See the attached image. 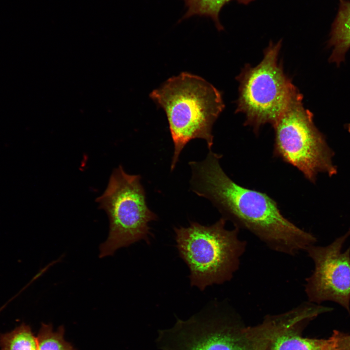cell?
Instances as JSON below:
<instances>
[{
	"instance_id": "6da1fadb",
	"label": "cell",
	"mask_w": 350,
	"mask_h": 350,
	"mask_svg": "<svg viewBox=\"0 0 350 350\" xmlns=\"http://www.w3.org/2000/svg\"><path fill=\"white\" fill-rule=\"evenodd\" d=\"M209 150L203 160L189 163L192 191L210 200L234 227L248 230L272 250L295 256L315 245L316 238L285 218L273 199L230 179L220 165L222 156Z\"/></svg>"
},
{
	"instance_id": "7a4b0ae2",
	"label": "cell",
	"mask_w": 350,
	"mask_h": 350,
	"mask_svg": "<svg viewBox=\"0 0 350 350\" xmlns=\"http://www.w3.org/2000/svg\"><path fill=\"white\" fill-rule=\"evenodd\" d=\"M212 303L186 320L177 318L170 328L159 330L156 339L160 350H268L272 340L287 328L284 318L267 315L261 324L238 327Z\"/></svg>"
},
{
	"instance_id": "3957f363",
	"label": "cell",
	"mask_w": 350,
	"mask_h": 350,
	"mask_svg": "<svg viewBox=\"0 0 350 350\" xmlns=\"http://www.w3.org/2000/svg\"><path fill=\"white\" fill-rule=\"evenodd\" d=\"M150 97L167 116L174 146L171 171L190 140L203 139L211 150L212 127L225 107L221 93L212 85L199 76L183 72L169 78Z\"/></svg>"
},
{
	"instance_id": "277c9868",
	"label": "cell",
	"mask_w": 350,
	"mask_h": 350,
	"mask_svg": "<svg viewBox=\"0 0 350 350\" xmlns=\"http://www.w3.org/2000/svg\"><path fill=\"white\" fill-rule=\"evenodd\" d=\"M221 218L210 226L191 222L187 227L174 228L176 247L188 266L191 286L200 291L230 281L239 269L247 246L239 229L226 228Z\"/></svg>"
},
{
	"instance_id": "5b68a950",
	"label": "cell",
	"mask_w": 350,
	"mask_h": 350,
	"mask_svg": "<svg viewBox=\"0 0 350 350\" xmlns=\"http://www.w3.org/2000/svg\"><path fill=\"white\" fill-rule=\"evenodd\" d=\"M281 44V40L270 42L259 64L246 65L237 77L236 112L245 115V125L253 128L256 134L264 124L276 122L298 90L279 61Z\"/></svg>"
},
{
	"instance_id": "8992f818",
	"label": "cell",
	"mask_w": 350,
	"mask_h": 350,
	"mask_svg": "<svg viewBox=\"0 0 350 350\" xmlns=\"http://www.w3.org/2000/svg\"><path fill=\"white\" fill-rule=\"evenodd\" d=\"M140 180V175L128 174L119 165L113 171L104 193L96 198L109 220L108 236L100 246V258L141 240L149 243V223L158 216L147 205Z\"/></svg>"
},
{
	"instance_id": "52a82bcc",
	"label": "cell",
	"mask_w": 350,
	"mask_h": 350,
	"mask_svg": "<svg viewBox=\"0 0 350 350\" xmlns=\"http://www.w3.org/2000/svg\"><path fill=\"white\" fill-rule=\"evenodd\" d=\"M298 90L288 107L272 125L275 131L274 155L298 168L315 183L319 173H336L332 152L315 127L312 113L306 109Z\"/></svg>"
},
{
	"instance_id": "ba28073f",
	"label": "cell",
	"mask_w": 350,
	"mask_h": 350,
	"mask_svg": "<svg viewBox=\"0 0 350 350\" xmlns=\"http://www.w3.org/2000/svg\"><path fill=\"white\" fill-rule=\"evenodd\" d=\"M350 229L325 246L310 245L306 249L314 269L305 280L308 301L320 304L325 301L339 304L350 314V246L342 251Z\"/></svg>"
},
{
	"instance_id": "9c48e42d",
	"label": "cell",
	"mask_w": 350,
	"mask_h": 350,
	"mask_svg": "<svg viewBox=\"0 0 350 350\" xmlns=\"http://www.w3.org/2000/svg\"><path fill=\"white\" fill-rule=\"evenodd\" d=\"M307 323L292 327L277 336L268 350H335L333 337L313 339L302 337L300 332Z\"/></svg>"
},
{
	"instance_id": "30bf717a",
	"label": "cell",
	"mask_w": 350,
	"mask_h": 350,
	"mask_svg": "<svg viewBox=\"0 0 350 350\" xmlns=\"http://www.w3.org/2000/svg\"><path fill=\"white\" fill-rule=\"evenodd\" d=\"M329 45L332 48L331 62L339 65L350 48V1L340 0L337 16L332 24Z\"/></svg>"
},
{
	"instance_id": "8fae6325",
	"label": "cell",
	"mask_w": 350,
	"mask_h": 350,
	"mask_svg": "<svg viewBox=\"0 0 350 350\" xmlns=\"http://www.w3.org/2000/svg\"><path fill=\"white\" fill-rule=\"evenodd\" d=\"M187 10L180 19L182 21L192 16L210 18L219 31L224 29L219 20V14L223 7L232 0L239 3L248 4L254 0H183Z\"/></svg>"
},
{
	"instance_id": "7c38bea8",
	"label": "cell",
	"mask_w": 350,
	"mask_h": 350,
	"mask_svg": "<svg viewBox=\"0 0 350 350\" xmlns=\"http://www.w3.org/2000/svg\"><path fill=\"white\" fill-rule=\"evenodd\" d=\"M1 350H37V340L30 326L21 324L13 331L0 335Z\"/></svg>"
},
{
	"instance_id": "4fadbf2b",
	"label": "cell",
	"mask_w": 350,
	"mask_h": 350,
	"mask_svg": "<svg viewBox=\"0 0 350 350\" xmlns=\"http://www.w3.org/2000/svg\"><path fill=\"white\" fill-rule=\"evenodd\" d=\"M64 329L54 332L51 325L42 324L37 337V350H74L64 339Z\"/></svg>"
},
{
	"instance_id": "5bb4252c",
	"label": "cell",
	"mask_w": 350,
	"mask_h": 350,
	"mask_svg": "<svg viewBox=\"0 0 350 350\" xmlns=\"http://www.w3.org/2000/svg\"><path fill=\"white\" fill-rule=\"evenodd\" d=\"M332 336L334 342L335 350H350V333L335 330Z\"/></svg>"
},
{
	"instance_id": "9a60e30c",
	"label": "cell",
	"mask_w": 350,
	"mask_h": 350,
	"mask_svg": "<svg viewBox=\"0 0 350 350\" xmlns=\"http://www.w3.org/2000/svg\"><path fill=\"white\" fill-rule=\"evenodd\" d=\"M348 129H349V130H350V124H349V125H348Z\"/></svg>"
}]
</instances>
